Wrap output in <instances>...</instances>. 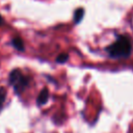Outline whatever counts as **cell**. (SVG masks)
Wrapping results in <instances>:
<instances>
[{"label":"cell","instance_id":"cell-1","mask_svg":"<svg viewBox=\"0 0 133 133\" xmlns=\"http://www.w3.org/2000/svg\"><path fill=\"white\" fill-rule=\"evenodd\" d=\"M106 50L109 56L112 58H127L131 54L132 45H131L130 39L127 36L121 35Z\"/></svg>","mask_w":133,"mask_h":133},{"label":"cell","instance_id":"cell-2","mask_svg":"<svg viewBox=\"0 0 133 133\" xmlns=\"http://www.w3.org/2000/svg\"><path fill=\"white\" fill-rule=\"evenodd\" d=\"M9 83L14 87L17 94H20L25 90L29 84V79L26 77L20 70H14L9 74Z\"/></svg>","mask_w":133,"mask_h":133},{"label":"cell","instance_id":"cell-3","mask_svg":"<svg viewBox=\"0 0 133 133\" xmlns=\"http://www.w3.org/2000/svg\"><path fill=\"white\" fill-rule=\"evenodd\" d=\"M48 98H49V90L47 88H43L42 91L39 92L37 99H36V103L41 106V105H44L46 104V102L48 101Z\"/></svg>","mask_w":133,"mask_h":133},{"label":"cell","instance_id":"cell-4","mask_svg":"<svg viewBox=\"0 0 133 133\" xmlns=\"http://www.w3.org/2000/svg\"><path fill=\"white\" fill-rule=\"evenodd\" d=\"M11 43H12V46L17 50H19V51H23L24 50V43L20 37H15Z\"/></svg>","mask_w":133,"mask_h":133},{"label":"cell","instance_id":"cell-5","mask_svg":"<svg viewBox=\"0 0 133 133\" xmlns=\"http://www.w3.org/2000/svg\"><path fill=\"white\" fill-rule=\"evenodd\" d=\"M83 16H84V9H83V8H78V9H76V11H75V14H74V21H75V23L81 22Z\"/></svg>","mask_w":133,"mask_h":133},{"label":"cell","instance_id":"cell-6","mask_svg":"<svg viewBox=\"0 0 133 133\" xmlns=\"http://www.w3.org/2000/svg\"><path fill=\"white\" fill-rule=\"evenodd\" d=\"M5 97H6V92L3 88H0V110L2 109V106L4 104L5 101Z\"/></svg>","mask_w":133,"mask_h":133},{"label":"cell","instance_id":"cell-7","mask_svg":"<svg viewBox=\"0 0 133 133\" xmlns=\"http://www.w3.org/2000/svg\"><path fill=\"white\" fill-rule=\"evenodd\" d=\"M68 58H69V55H68L66 53H61V54H59V55L57 56L56 61H57V62H65V61L68 60Z\"/></svg>","mask_w":133,"mask_h":133},{"label":"cell","instance_id":"cell-8","mask_svg":"<svg viewBox=\"0 0 133 133\" xmlns=\"http://www.w3.org/2000/svg\"><path fill=\"white\" fill-rule=\"evenodd\" d=\"M2 23H3V19H2V18H1V16H0V25H1Z\"/></svg>","mask_w":133,"mask_h":133}]
</instances>
